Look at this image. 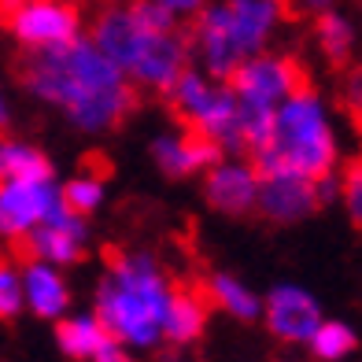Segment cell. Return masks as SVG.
I'll use <instances>...</instances> for the list:
<instances>
[{
    "label": "cell",
    "mask_w": 362,
    "mask_h": 362,
    "mask_svg": "<svg viewBox=\"0 0 362 362\" xmlns=\"http://www.w3.org/2000/svg\"><path fill=\"white\" fill-rule=\"evenodd\" d=\"M89 37L137 89L167 96L196 67L192 37L148 0H111L96 11Z\"/></svg>",
    "instance_id": "cell-2"
},
{
    "label": "cell",
    "mask_w": 362,
    "mask_h": 362,
    "mask_svg": "<svg viewBox=\"0 0 362 362\" xmlns=\"http://www.w3.org/2000/svg\"><path fill=\"white\" fill-rule=\"evenodd\" d=\"M222 152L211 141H204L192 129H167V134L152 137V163L167 174V177H196L207 174Z\"/></svg>",
    "instance_id": "cell-14"
},
{
    "label": "cell",
    "mask_w": 362,
    "mask_h": 362,
    "mask_svg": "<svg viewBox=\"0 0 362 362\" xmlns=\"http://www.w3.org/2000/svg\"><path fill=\"white\" fill-rule=\"evenodd\" d=\"M23 86L81 134H107L122 126L137 104V86L86 34L59 48L30 52L23 63Z\"/></svg>",
    "instance_id": "cell-1"
},
{
    "label": "cell",
    "mask_w": 362,
    "mask_h": 362,
    "mask_svg": "<svg viewBox=\"0 0 362 362\" xmlns=\"http://www.w3.org/2000/svg\"><path fill=\"white\" fill-rule=\"evenodd\" d=\"M237 100H240V115H244V141H248V152L262 144L270 129L274 111L281 107L288 96L303 86L300 67L281 56V52H259L248 63H240L229 78Z\"/></svg>",
    "instance_id": "cell-7"
},
{
    "label": "cell",
    "mask_w": 362,
    "mask_h": 362,
    "mask_svg": "<svg viewBox=\"0 0 362 362\" xmlns=\"http://www.w3.org/2000/svg\"><path fill=\"white\" fill-rule=\"evenodd\" d=\"M41 174H52V163H48V156L41 152L37 144H30L23 137L0 134V181L41 177Z\"/></svg>",
    "instance_id": "cell-19"
},
{
    "label": "cell",
    "mask_w": 362,
    "mask_h": 362,
    "mask_svg": "<svg viewBox=\"0 0 362 362\" xmlns=\"http://www.w3.org/2000/svg\"><path fill=\"white\" fill-rule=\"evenodd\" d=\"M0 4H4V11H8V8H15V4H23V0H0Z\"/></svg>",
    "instance_id": "cell-30"
},
{
    "label": "cell",
    "mask_w": 362,
    "mask_h": 362,
    "mask_svg": "<svg viewBox=\"0 0 362 362\" xmlns=\"http://www.w3.org/2000/svg\"><path fill=\"white\" fill-rule=\"evenodd\" d=\"M348 104H351L355 111H362V74H355V78L348 81Z\"/></svg>",
    "instance_id": "cell-27"
},
{
    "label": "cell",
    "mask_w": 362,
    "mask_h": 362,
    "mask_svg": "<svg viewBox=\"0 0 362 362\" xmlns=\"http://www.w3.org/2000/svg\"><path fill=\"white\" fill-rule=\"evenodd\" d=\"M262 322L281 344H310L325 318L318 300L303 285L281 281L262 296Z\"/></svg>",
    "instance_id": "cell-11"
},
{
    "label": "cell",
    "mask_w": 362,
    "mask_h": 362,
    "mask_svg": "<svg viewBox=\"0 0 362 362\" xmlns=\"http://www.w3.org/2000/svg\"><path fill=\"white\" fill-rule=\"evenodd\" d=\"M23 288H26V310L41 322H59L71 315V285L63 277V267L41 259L23 262Z\"/></svg>",
    "instance_id": "cell-15"
},
{
    "label": "cell",
    "mask_w": 362,
    "mask_h": 362,
    "mask_svg": "<svg viewBox=\"0 0 362 362\" xmlns=\"http://www.w3.org/2000/svg\"><path fill=\"white\" fill-rule=\"evenodd\" d=\"M4 26L26 52H45L81 37V15L74 0H23L4 11Z\"/></svg>",
    "instance_id": "cell-9"
},
{
    "label": "cell",
    "mask_w": 362,
    "mask_h": 362,
    "mask_svg": "<svg viewBox=\"0 0 362 362\" xmlns=\"http://www.w3.org/2000/svg\"><path fill=\"white\" fill-rule=\"evenodd\" d=\"M167 100H170L177 119L185 122V129L211 141L222 156L248 152L240 100H237L233 86H229L226 78H215L200 67H192V71L181 74V81L167 93Z\"/></svg>",
    "instance_id": "cell-6"
},
{
    "label": "cell",
    "mask_w": 362,
    "mask_h": 362,
    "mask_svg": "<svg viewBox=\"0 0 362 362\" xmlns=\"http://www.w3.org/2000/svg\"><path fill=\"white\" fill-rule=\"evenodd\" d=\"M174 292L177 288L152 252H122L107 262L104 277L96 281L93 310L107 325L115 344L129 351H152L167 344L163 325Z\"/></svg>",
    "instance_id": "cell-3"
},
{
    "label": "cell",
    "mask_w": 362,
    "mask_h": 362,
    "mask_svg": "<svg viewBox=\"0 0 362 362\" xmlns=\"http://www.w3.org/2000/svg\"><path fill=\"white\" fill-rule=\"evenodd\" d=\"M96 362H137V358L129 355V348H122V344H111V348L96 358Z\"/></svg>",
    "instance_id": "cell-26"
},
{
    "label": "cell",
    "mask_w": 362,
    "mask_h": 362,
    "mask_svg": "<svg viewBox=\"0 0 362 362\" xmlns=\"http://www.w3.org/2000/svg\"><path fill=\"white\" fill-rule=\"evenodd\" d=\"M26 310V288H23V267L0 262V322H11Z\"/></svg>",
    "instance_id": "cell-23"
},
{
    "label": "cell",
    "mask_w": 362,
    "mask_h": 362,
    "mask_svg": "<svg viewBox=\"0 0 362 362\" xmlns=\"http://www.w3.org/2000/svg\"><path fill=\"white\" fill-rule=\"evenodd\" d=\"M56 344L74 362H96L115 344V337L107 333L96 310H86V315H67L56 322Z\"/></svg>",
    "instance_id": "cell-16"
},
{
    "label": "cell",
    "mask_w": 362,
    "mask_h": 362,
    "mask_svg": "<svg viewBox=\"0 0 362 362\" xmlns=\"http://www.w3.org/2000/svg\"><path fill=\"white\" fill-rule=\"evenodd\" d=\"M204 325H207V300H204V296H196V292L177 288L174 300H170V310H167V325H163L167 344L185 348V344L200 340Z\"/></svg>",
    "instance_id": "cell-18"
},
{
    "label": "cell",
    "mask_w": 362,
    "mask_h": 362,
    "mask_svg": "<svg viewBox=\"0 0 362 362\" xmlns=\"http://www.w3.org/2000/svg\"><path fill=\"white\" fill-rule=\"evenodd\" d=\"M59 207H63V185L56 181V174L0 181V237L26 240Z\"/></svg>",
    "instance_id": "cell-8"
},
{
    "label": "cell",
    "mask_w": 362,
    "mask_h": 362,
    "mask_svg": "<svg viewBox=\"0 0 362 362\" xmlns=\"http://www.w3.org/2000/svg\"><path fill=\"white\" fill-rule=\"evenodd\" d=\"M259 215L270 222H303L333 196V181H315L292 170H259Z\"/></svg>",
    "instance_id": "cell-10"
},
{
    "label": "cell",
    "mask_w": 362,
    "mask_h": 362,
    "mask_svg": "<svg viewBox=\"0 0 362 362\" xmlns=\"http://www.w3.org/2000/svg\"><path fill=\"white\" fill-rule=\"evenodd\" d=\"M207 300L237 322L262 318V296L248 281H240L237 274H211L207 277Z\"/></svg>",
    "instance_id": "cell-17"
},
{
    "label": "cell",
    "mask_w": 362,
    "mask_h": 362,
    "mask_svg": "<svg viewBox=\"0 0 362 362\" xmlns=\"http://www.w3.org/2000/svg\"><path fill=\"white\" fill-rule=\"evenodd\" d=\"M315 41H318L322 52H325V59L344 63V59H351L355 45H358V30H355V23L340 8H329V11H318Z\"/></svg>",
    "instance_id": "cell-20"
},
{
    "label": "cell",
    "mask_w": 362,
    "mask_h": 362,
    "mask_svg": "<svg viewBox=\"0 0 362 362\" xmlns=\"http://www.w3.org/2000/svg\"><path fill=\"white\" fill-rule=\"evenodd\" d=\"M148 4H156L167 19H174V23H196L204 15V8L211 4V0H148Z\"/></svg>",
    "instance_id": "cell-24"
},
{
    "label": "cell",
    "mask_w": 362,
    "mask_h": 362,
    "mask_svg": "<svg viewBox=\"0 0 362 362\" xmlns=\"http://www.w3.org/2000/svg\"><path fill=\"white\" fill-rule=\"evenodd\" d=\"M107 200V185H104V177L100 174H93V170H81L74 174L71 181H63V204H67L71 211H78V215H93V211H100Z\"/></svg>",
    "instance_id": "cell-22"
},
{
    "label": "cell",
    "mask_w": 362,
    "mask_h": 362,
    "mask_svg": "<svg viewBox=\"0 0 362 362\" xmlns=\"http://www.w3.org/2000/svg\"><path fill=\"white\" fill-rule=\"evenodd\" d=\"M281 23L285 0H211L189 34L196 67L229 81L240 63L270 52Z\"/></svg>",
    "instance_id": "cell-5"
},
{
    "label": "cell",
    "mask_w": 362,
    "mask_h": 362,
    "mask_svg": "<svg viewBox=\"0 0 362 362\" xmlns=\"http://www.w3.org/2000/svg\"><path fill=\"white\" fill-rule=\"evenodd\" d=\"M310 355H315L318 362H344V358H351L355 348H358V337H355V329L348 322H340V318H325L318 325V333L310 337Z\"/></svg>",
    "instance_id": "cell-21"
},
{
    "label": "cell",
    "mask_w": 362,
    "mask_h": 362,
    "mask_svg": "<svg viewBox=\"0 0 362 362\" xmlns=\"http://www.w3.org/2000/svg\"><path fill=\"white\" fill-rule=\"evenodd\" d=\"M259 185L262 174L255 163L240 159V156H222L215 167L204 174V196L218 215L240 218L259 211Z\"/></svg>",
    "instance_id": "cell-12"
},
{
    "label": "cell",
    "mask_w": 362,
    "mask_h": 362,
    "mask_svg": "<svg viewBox=\"0 0 362 362\" xmlns=\"http://www.w3.org/2000/svg\"><path fill=\"white\" fill-rule=\"evenodd\" d=\"M23 248L30 259L52 262V267H74L89 248V222L86 215H78L63 204L45 226H37L34 233L23 240Z\"/></svg>",
    "instance_id": "cell-13"
},
{
    "label": "cell",
    "mask_w": 362,
    "mask_h": 362,
    "mask_svg": "<svg viewBox=\"0 0 362 362\" xmlns=\"http://www.w3.org/2000/svg\"><path fill=\"white\" fill-rule=\"evenodd\" d=\"M288 4H300L307 11H329V8H337L333 0H288Z\"/></svg>",
    "instance_id": "cell-28"
},
{
    "label": "cell",
    "mask_w": 362,
    "mask_h": 362,
    "mask_svg": "<svg viewBox=\"0 0 362 362\" xmlns=\"http://www.w3.org/2000/svg\"><path fill=\"white\" fill-rule=\"evenodd\" d=\"M8 122H11V100H8L4 86H0V129H4Z\"/></svg>",
    "instance_id": "cell-29"
},
{
    "label": "cell",
    "mask_w": 362,
    "mask_h": 362,
    "mask_svg": "<svg viewBox=\"0 0 362 362\" xmlns=\"http://www.w3.org/2000/svg\"><path fill=\"white\" fill-rule=\"evenodd\" d=\"M340 196H344V207H348L351 222L362 226V163H355V167L344 174V185H340Z\"/></svg>",
    "instance_id": "cell-25"
},
{
    "label": "cell",
    "mask_w": 362,
    "mask_h": 362,
    "mask_svg": "<svg viewBox=\"0 0 362 362\" xmlns=\"http://www.w3.org/2000/svg\"><path fill=\"white\" fill-rule=\"evenodd\" d=\"M252 156L259 170H292L315 181H329L340 163V134L329 104L315 89L300 86L274 111L267 137Z\"/></svg>",
    "instance_id": "cell-4"
}]
</instances>
